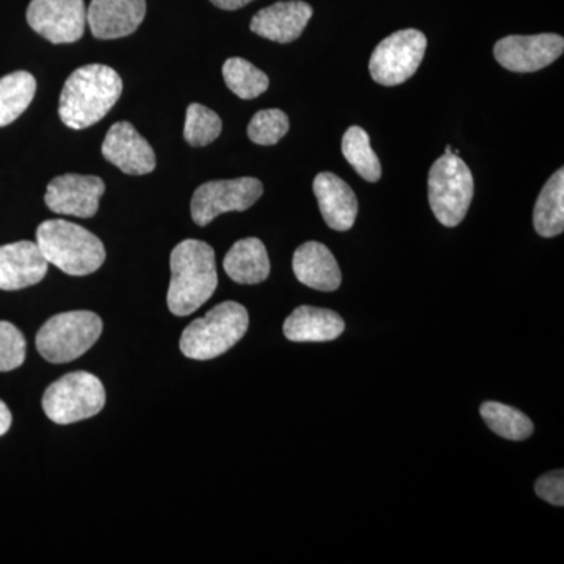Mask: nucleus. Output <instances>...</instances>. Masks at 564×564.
I'll list each match as a JSON object with an SVG mask.
<instances>
[{"mask_svg": "<svg viewBox=\"0 0 564 564\" xmlns=\"http://www.w3.org/2000/svg\"><path fill=\"white\" fill-rule=\"evenodd\" d=\"M122 93L120 74L106 65H87L74 70L63 87L58 115L69 129L90 128L106 117Z\"/></svg>", "mask_w": 564, "mask_h": 564, "instance_id": "nucleus-1", "label": "nucleus"}, {"mask_svg": "<svg viewBox=\"0 0 564 564\" xmlns=\"http://www.w3.org/2000/svg\"><path fill=\"white\" fill-rule=\"evenodd\" d=\"M170 267L172 282L166 302L177 317L195 313L217 291V263L210 245L202 240H184L174 248Z\"/></svg>", "mask_w": 564, "mask_h": 564, "instance_id": "nucleus-2", "label": "nucleus"}, {"mask_svg": "<svg viewBox=\"0 0 564 564\" xmlns=\"http://www.w3.org/2000/svg\"><path fill=\"white\" fill-rule=\"evenodd\" d=\"M36 245L47 263L70 276L95 273L106 261V248L99 237L66 220L41 223Z\"/></svg>", "mask_w": 564, "mask_h": 564, "instance_id": "nucleus-3", "label": "nucleus"}, {"mask_svg": "<svg viewBox=\"0 0 564 564\" xmlns=\"http://www.w3.org/2000/svg\"><path fill=\"white\" fill-rule=\"evenodd\" d=\"M250 326V315L242 304L225 302L202 318H196L181 337V351L196 361H209L231 350L243 339Z\"/></svg>", "mask_w": 564, "mask_h": 564, "instance_id": "nucleus-4", "label": "nucleus"}, {"mask_svg": "<svg viewBox=\"0 0 564 564\" xmlns=\"http://www.w3.org/2000/svg\"><path fill=\"white\" fill-rule=\"evenodd\" d=\"M102 321L90 311H70L54 315L36 334V350L46 361L65 364L85 355L98 343Z\"/></svg>", "mask_w": 564, "mask_h": 564, "instance_id": "nucleus-5", "label": "nucleus"}, {"mask_svg": "<svg viewBox=\"0 0 564 564\" xmlns=\"http://www.w3.org/2000/svg\"><path fill=\"white\" fill-rule=\"evenodd\" d=\"M474 198V177L459 155L444 154L429 174V202L441 225L455 228L466 217Z\"/></svg>", "mask_w": 564, "mask_h": 564, "instance_id": "nucleus-6", "label": "nucleus"}, {"mask_svg": "<svg viewBox=\"0 0 564 564\" xmlns=\"http://www.w3.org/2000/svg\"><path fill=\"white\" fill-rule=\"evenodd\" d=\"M106 389L98 377L88 372L65 375L43 395V410L52 422L69 425L101 413Z\"/></svg>", "mask_w": 564, "mask_h": 564, "instance_id": "nucleus-7", "label": "nucleus"}, {"mask_svg": "<svg viewBox=\"0 0 564 564\" xmlns=\"http://www.w3.org/2000/svg\"><path fill=\"white\" fill-rule=\"evenodd\" d=\"M426 51V36L415 29L392 33L375 47L370 76L377 84L395 87L414 76Z\"/></svg>", "mask_w": 564, "mask_h": 564, "instance_id": "nucleus-8", "label": "nucleus"}, {"mask_svg": "<svg viewBox=\"0 0 564 564\" xmlns=\"http://www.w3.org/2000/svg\"><path fill=\"white\" fill-rule=\"evenodd\" d=\"M262 193V182L256 177L206 182L193 195V221L198 226H207L226 212L248 210L258 203Z\"/></svg>", "mask_w": 564, "mask_h": 564, "instance_id": "nucleus-9", "label": "nucleus"}, {"mask_svg": "<svg viewBox=\"0 0 564 564\" xmlns=\"http://www.w3.org/2000/svg\"><path fill=\"white\" fill-rule=\"evenodd\" d=\"M28 22L51 43H76L84 36L87 7L84 0H32Z\"/></svg>", "mask_w": 564, "mask_h": 564, "instance_id": "nucleus-10", "label": "nucleus"}, {"mask_svg": "<svg viewBox=\"0 0 564 564\" xmlns=\"http://www.w3.org/2000/svg\"><path fill=\"white\" fill-rule=\"evenodd\" d=\"M563 51V36L555 33L511 35L497 41L494 57L505 69L513 73H534L558 61Z\"/></svg>", "mask_w": 564, "mask_h": 564, "instance_id": "nucleus-11", "label": "nucleus"}, {"mask_svg": "<svg viewBox=\"0 0 564 564\" xmlns=\"http://www.w3.org/2000/svg\"><path fill=\"white\" fill-rule=\"evenodd\" d=\"M104 192L106 184L101 177L63 174L50 182L44 202L55 214L90 218L98 214L99 199Z\"/></svg>", "mask_w": 564, "mask_h": 564, "instance_id": "nucleus-12", "label": "nucleus"}, {"mask_svg": "<svg viewBox=\"0 0 564 564\" xmlns=\"http://www.w3.org/2000/svg\"><path fill=\"white\" fill-rule=\"evenodd\" d=\"M102 155L131 176H143L155 170L154 150L128 121L111 126L104 139Z\"/></svg>", "mask_w": 564, "mask_h": 564, "instance_id": "nucleus-13", "label": "nucleus"}, {"mask_svg": "<svg viewBox=\"0 0 564 564\" xmlns=\"http://www.w3.org/2000/svg\"><path fill=\"white\" fill-rule=\"evenodd\" d=\"M147 17V0H91L87 24L98 40L132 35Z\"/></svg>", "mask_w": 564, "mask_h": 564, "instance_id": "nucleus-14", "label": "nucleus"}, {"mask_svg": "<svg viewBox=\"0 0 564 564\" xmlns=\"http://www.w3.org/2000/svg\"><path fill=\"white\" fill-rule=\"evenodd\" d=\"M39 245L21 240L0 247V291H21L39 284L47 273Z\"/></svg>", "mask_w": 564, "mask_h": 564, "instance_id": "nucleus-15", "label": "nucleus"}, {"mask_svg": "<svg viewBox=\"0 0 564 564\" xmlns=\"http://www.w3.org/2000/svg\"><path fill=\"white\" fill-rule=\"evenodd\" d=\"M313 7L302 0L276 2L252 17L250 29L256 35L274 43H292L299 40L313 18Z\"/></svg>", "mask_w": 564, "mask_h": 564, "instance_id": "nucleus-16", "label": "nucleus"}, {"mask_svg": "<svg viewBox=\"0 0 564 564\" xmlns=\"http://www.w3.org/2000/svg\"><path fill=\"white\" fill-rule=\"evenodd\" d=\"M314 193L323 220L334 231H350L358 217L359 204L350 185L334 173L317 174Z\"/></svg>", "mask_w": 564, "mask_h": 564, "instance_id": "nucleus-17", "label": "nucleus"}, {"mask_svg": "<svg viewBox=\"0 0 564 564\" xmlns=\"http://www.w3.org/2000/svg\"><path fill=\"white\" fill-rule=\"evenodd\" d=\"M292 267L296 280L315 291L334 292L343 282L339 263L329 248L321 242H306L296 248Z\"/></svg>", "mask_w": 564, "mask_h": 564, "instance_id": "nucleus-18", "label": "nucleus"}, {"mask_svg": "<svg viewBox=\"0 0 564 564\" xmlns=\"http://www.w3.org/2000/svg\"><path fill=\"white\" fill-rule=\"evenodd\" d=\"M344 332V318L323 307H296L284 323V336L292 343H329Z\"/></svg>", "mask_w": 564, "mask_h": 564, "instance_id": "nucleus-19", "label": "nucleus"}, {"mask_svg": "<svg viewBox=\"0 0 564 564\" xmlns=\"http://www.w3.org/2000/svg\"><path fill=\"white\" fill-rule=\"evenodd\" d=\"M225 272L239 284H259L269 278L270 259L265 245L256 237L239 240L223 261Z\"/></svg>", "mask_w": 564, "mask_h": 564, "instance_id": "nucleus-20", "label": "nucleus"}, {"mask_svg": "<svg viewBox=\"0 0 564 564\" xmlns=\"http://www.w3.org/2000/svg\"><path fill=\"white\" fill-rule=\"evenodd\" d=\"M533 225L545 239L560 236L564 231V170L547 181L534 204Z\"/></svg>", "mask_w": 564, "mask_h": 564, "instance_id": "nucleus-21", "label": "nucleus"}, {"mask_svg": "<svg viewBox=\"0 0 564 564\" xmlns=\"http://www.w3.org/2000/svg\"><path fill=\"white\" fill-rule=\"evenodd\" d=\"M36 80L28 70H17L0 79V128L17 121L31 106Z\"/></svg>", "mask_w": 564, "mask_h": 564, "instance_id": "nucleus-22", "label": "nucleus"}, {"mask_svg": "<svg viewBox=\"0 0 564 564\" xmlns=\"http://www.w3.org/2000/svg\"><path fill=\"white\" fill-rule=\"evenodd\" d=\"M480 414L494 433L508 441H525L534 432L529 415L508 404L485 402L480 406Z\"/></svg>", "mask_w": 564, "mask_h": 564, "instance_id": "nucleus-23", "label": "nucleus"}, {"mask_svg": "<svg viewBox=\"0 0 564 564\" xmlns=\"http://www.w3.org/2000/svg\"><path fill=\"white\" fill-rule=\"evenodd\" d=\"M343 154L355 172L367 182H377L381 177V163L370 147L369 133L359 126H351L343 139Z\"/></svg>", "mask_w": 564, "mask_h": 564, "instance_id": "nucleus-24", "label": "nucleus"}, {"mask_svg": "<svg viewBox=\"0 0 564 564\" xmlns=\"http://www.w3.org/2000/svg\"><path fill=\"white\" fill-rule=\"evenodd\" d=\"M223 77L229 90L245 101L258 98L270 85L269 76L263 70L240 57H232L225 62Z\"/></svg>", "mask_w": 564, "mask_h": 564, "instance_id": "nucleus-25", "label": "nucleus"}, {"mask_svg": "<svg viewBox=\"0 0 564 564\" xmlns=\"http://www.w3.org/2000/svg\"><path fill=\"white\" fill-rule=\"evenodd\" d=\"M223 122L214 110L202 104L188 106L185 118L184 139L192 147H206L220 137Z\"/></svg>", "mask_w": 564, "mask_h": 564, "instance_id": "nucleus-26", "label": "nucleus"}, {"mask_svg": "<svg viewBox=\"0 0 564 564\" xmlns=\"http://www.w3.org/2000/svg\"><path fill=\"white\" fill-rule=\"evenodd\" d=\"M289 118L280 109L261 110L252 117L248 126V137L252 143L272 147L289 132Z\"/></svg>", "mask_w": 564, "mask_h": 564, "instance_id": "nucleus-27", "label": "nucleus"}, {"mask_svg": "<svg viewBox=\"0 0 564 564\" xmlns=\"http://www.w3.org/2000/svg\"><path fill=\"white\" fill-rule=\"evenodd\" d=\"M24 336L17 326L0 321V372H10L18 369L25 361Z\"/></svg>", "mask_w": 564, "mask_h": 564, "instance_id": "nucleus-28", "label": "nucleus"}, {"mask_svg": "<svg viewBox=\"0 0 564 564\" xmlns=\"http://www.w3.org/2000/svg\"><path fill=\"white\" fill-rule=\"evenodd\" d=\"M534 492L545 502L563 507L564 505V473L562 469L552 470L538 478Z\"/></svg>", "mask_w": 564, "mask_h": 564, "instance_id": "nucleus-29", "label": "nucleus"}, {"mask_svg": "<svg viewBox=\"0 0 564 564\" xmlns=\"http://www.w3.org/2000/svg\"><path fill=\"white\" fill-rule=\"evenodd\" d=\"M215 7L221 10H239L242 7L248 6V3L252 2V0H210Z\"/></svg>", "mask_w": 564, "mask_h": 564, "instance_id": "nucleus-30", "label": "nucleus"}, {"mask_svg": "<svg viewBox=\"0 0 564 564\" xmlns=\"http://www.w3.org/2000/svg\"><path fill=\"white\" fill-rule=\"evenodd\" d=\"M11 422H13V417H11L9 406L0 400V436L9 432Z\"/></svg>", "mask_w": 564, "mask_h": 564, "instance_id": "nucleus-31", "label": "nucleus"}]
</instances>
